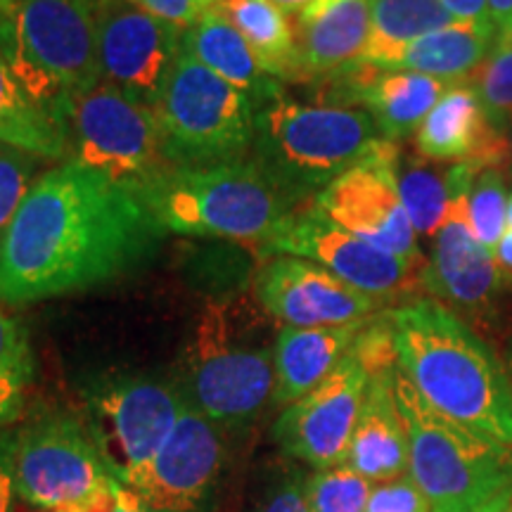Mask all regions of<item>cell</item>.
<instances>
[{
    "mask_svg": "<svg viewBox=\"0 0 512 512\" xmlns=\"http://www.w3.org/2000/svg\"><path fill=\"white\" fill-rule=\"evenodd\" d=\"M164 235L143 197L69 159L38 176L0 242V306L114 283L145 266Z\"/></svg>",
    "mask_w": 512,
    "mask_h": 512,
    "instance_id": "cell-1",
    "label": "cell"
},
{
    "mask_svg": "<svg viewBox=\"0 0 512 512\" xmlns=\"http://www.w3.org/2000/svg\"><path fill=\"white\" fill-rule=\"evenodd\" d=\"M399 370L434 411L512 446V384L501 358L434 299L389 311Z\"/></svg>",
    "mask_w": 512,
    "mask_h": 512,
    "instance_id": "cell-2",
    "label": "cell"
},
{
    "mask_svg": "<svg viewBox=\"0 0 512 512\" xmlns=\"http://www.w3.org/2000/svg\"><path fill=\"white\" fill-rule=\"evenodd\" d=\"M366 110L306 105L283 93L256 107L249 162L292 204L323 192L382 143Z\"/></svg>",
    "mask_w": 512,
    "mask_h": 512,
    "instance_id": "cell-3",
    "label": "cell"
},
{
    "mask_svg": "<svg viewBox=\"0 0 512 512\" xmlns=\"http://www.w3.org/2000/svg\"><path fill=\"white\" fill-rule=\"evenodd\" d=\"M394 396L408 434V475L432 512H496L512 505V446L434 411L401 370Z\"/></svg>",
    "mask_w": 512,
    "mask_h": 512,
    "instance_id": "cell-4",
    "label": "cell"
},
{
    "mask_svg": "<svg viewBox=\"0 0 512 512\" xmlns=\"http://www.w3.org/2000/svg\"><path fill=\"white\" fill-rule=\"evenodd\" d=\"M0 53L34 98L69 121L100 79L95 0H15L0 17Z\"/></svg>",
    "mask_w": 512,
    "mask_h": 512,
    "instance_id": "cell-5",
    "label": "cell"
},
{
    "mask_svg": "<svg viewBox=\"0 0 512 512\" xmlns=\"http://www.w3.org/2000/svg\"><path fill=\"white\" fill-rule=\"evenodd\" d=\"M273 344L259 342L240 306L211 302L197 320L178 387L185 401L226 430H245L273 406Z\"/></svg>",
    "mask_w": 512,
    "mask_h": 512,
    "instance_id": "cell-6",
    "label": "cell"
},
{
    "mask_svg": "<svg viewBox=\"0 0 512 512\" xmlns=\"http://www.w3.org/2000/svg\"><path fill=\"white\" fill-rule=\"evenodd\" d=\"M143 202L166 233L204 235L264 245L294 204L245 159L183 169L147 190Z\"/></svg>",
    "mask_w": 512,
    "mask_h": 512,
    "instance_id": "cell-7",
    "label": "cell"
},
{
    "mask_svg": "<svg viewBox=\"0 0 512 512\" xmlns=\"http://www.w3.org/2000/svg\"><path fill=\"white\" fill-rule=\"evenodd\" d=\"M15 494L41 510L107 512L117 479L79 415L43 411L8 432Z\"/></svg>",
    "mask_w": 512,
    "mask_h": 512,
    "instance_id": "cell-8",
    "label": "cell"
},
{
    "mask_svg": "<svg viewBox=\"0 0 512 512\" xmlns=\"http://www.w3.org/2000/svg\"><path fill=\"white\" fill-rule=\"evenodd\" d=\"M155 114L176 166L202 169L249 159L256 128L252 98L216 76L185 48L166 79Z\"/></svg>",
    "mask_w": 512,
    "mask_h": 512,
    "instance_id": "cell-9",
    "label": "cell"
},
{
    "mask_svg": "<svg viewBox=\"0 0 512 512\" xmlns=\"http://www.w3.org/2000/svg\"><path fill=\"white\" fill-rule=\"evenodd\" d=\"M72 162L143 197L178 166L152 107L100 81L69 110Z\"/></svg>",
    "mask_w": 512,
    "mask_h": 512,
    "instance_id": "cell-10",
    "label": "cell"
},
{
    "mask_svg": "<svg viewBox=\"0 0 512 512\" xmlns=\"http://www.w3.org/2000/svg\"><path fill=\"white\" fill-rule=\"evenodd\" d=\"M188 406L176 380L107 375L83 389V422L112 477L124 486L157 456Z\"/></svg>",
    "mask_w": 512,
    "mask_h": 512,
    "instance_id": "cell-11",
    "label": "cell"
},
{
    "mask_svg": "<svg viewBox=\"0 0 512 512\" xmlns=\"http://www.w3.org/2000/svg\"><path fill=\"white\" fill-rule=\"evenodd\" d=\"M261 254H285L313 261L382 304L399 299L420 285L422 266L408 264L337 226L316 202L290 211L261 245Z\"/></svg>",
    "mask_w": 512,
    "mask_h": 512,
    "instance_id": "cell-12",
    "label": "cell"
},
{
    "mask_svg": "<svg viewBox=\"0 0 512 512\" xmlns=\"http://www.w3.org/2000/svg\"><path fill=\"white\" fill-rule=\"evenodd\" d=\"M479 174L482 169L472 162L448 164L451 202L434 235L430 261L420 271V287L434 302L470 320L489 318L508 290L494 252L479 245L467 223V195Z\"/></svg>",
    "mask_w": 512,
    "mask_h": 512,
    "instance_id": "cell-13",
    "label": "cell"
},
{
    "mask_svg": "<svg viewBox=\"0 0 512 512\" xmlns=\"http://www.w3.org/2000/svg\"><path fill=\"white\" fill-rule=\"evenodd\" d=\"M399 157V145L382 140L366 159L318 192L313 202L337 226L361 240L399 256L408 264L425 266L418 247V233L401 202L399 181H396Z\"/></svg>",
    "mask_w": 512,
    "mask_h": 512,
    "instance_id": "cell-14",
    "label": "cell"
},
{
    "mask_svg": "<svg viewBox=\"0 0 512 512\" xmlns=\"http://www.w3.org/2000/svg\"><path fill=\"white\" fill-rule=\"evenodd\" d=\"M100 79L155 110L183 50V29L133 0H95Z\"/></svg>",
    "mask_w": 512,
    "mask_h": 512,
    "instance_id": "cell-15",
    "label": "cell"
},
{
    "mask_svg": "<svg viewBox=\"0 0 512 512\" xmlns=\"http://www.w3.org/2000/svg\"><path fill=\"white\" fill-rule=\"evenodd\" d=\"M368 384L366 368L349 351L313 392L283 408L273 425V439L287 456L313 470L342 465Z\"/></svg>",
    "mask_w": 512,
    "mask_h": 512,
    "instance_id": "cell-16",
    "label": "cell"
},
{
    "mask_svg": "<svg viewBox=\"0 0 512 512\" xmlns=\"http://www.w3.org/2000/svg\"><path fill=\"white\" fill-rule=\"evenodd\" d=\"M254 297L287 328H339L380 313L382 302L299 256H268L254 275Z\"/></svg>",
    "mask_w": 512,
    "mask_h": 512,
    "instance_id": "cell-17",
    "label": "cell"
},
{
    "mask_svg": "<svg viewBox=\"0 0 512 512\" xmlns=\"http://www.w3.org/2000/svg\"><path fill=\"white\" fill-rule=\"evenodd\" d=\"M226 460L223 430L190 403L155 458L131 479V489L171 512H200Z\"/></svg>",
    "mask_w": 512,
    "mask_h": 512,
    "instance_id": "cell-18",
    "label": "cell"
},
{
    "mask_svg": "<svg viewBox=\"0 0 512 512\" xmlns=\"http://www.w3.org/2000/svg\"><path fill=\"white\" fill-rule=\"evenodd\" d=\"M330 79L335 86L330 91L335 102L330 105H361L373 117L382 138L392 143L418 133L432 107L453 86L418 72L382 69L366 62L351 64Z\"/></svg>",
    "mask_w": 512,
    "mask_h": 512,
    "instance_id": "cell-19",
    "label": "cell"
},
{
    "mask_svg": "<svg viewBox=\"0 0 512 512\" xmlns=\"http://www.w3.org/2000/svg\"><path fill=\"white\" fill-rule=\"evenodd\" d=\"M420 157L439 164L472 162L479 169L512 174L508 138L486 119L482 100L470 79L453 83L415 133Z\"/></svg>",
    "mask_w": 512,
    "mask_h": 512,
    "instance_id": "cell-20",
    "label": "cell"
},
{
    "mask_svg": "<svg viewBox=\"0 0 512 512\" xmlns=\"http://www.w3.org/2000/svg\"><path fill=\"white\" fill-rule=\"evenodd\" d=\"M292 17L304 81L330 79L361 62L370 38V0H316Z\"/></svg>",
    "mask_w": 512,
    "mask_h": 512,
    "instance_id": "cell-21",
    "label": "cell"
},
{
    "mask_svg": "<svg viewBox=\"0 0 512 512\" xmlns=\"http://www.w3.org/2000/svg\"><path fill=\"white\" fill-rule=\"evenodd\" d=\"M396 373L399 370L370 377L361 415L342 463L373 484L408 475V434L394 396Z\"/></svg>",
    "mask_w": 512,
    "mask_h": 512,
    "instance_id": "cell-22",
    "label": "cell"
},
{
    "mask_svg": "<svg viewBox=\"0 0 512 512\" xmlns=\"http://www.w3.org/2000/svg\"><path fill=\"white\" fill-rule=\"evenodd\" d=\"M363 323L366 320L339 325V328H287L283 325L275 335L273 347V408H287L313 392L349 354Z\"/></svg>",
    "mask_w": 512,
    "mask_h": 512,
    "instance_id": "cell-23",
    "label": "cell"
},
{
    "mask_svg": "<svg viewBox=\"0 0 512 512\" xmlns=\"http://www.w3.org/2000/svg\"><path fill=\"white\" fill-rule=\"evenodd\" d=\"M183 48L230 86L249 95L254 107L285 93L283 81L264 72L240 31L216 10L207 12L200 22L183 31Z\"/></svg>",
    "mask_w": 512,
    "mask_h": 512,
    "instance_id": "cell-24",
    "label": "cell"
},
{
    "mask_svg": "<svg viewBox=\"0 0 512 512\" xmlns=\"http://www.w3.org/2000/svg\"><path fill=\"white\" fill-rule=\"evenodd\" d=\"M496 34L494 22H453L413 41L392 69L418 72L446 83L467 81L494 50Z\"/></svg>",
    "mask_w": 512,
    "mask_h": 512,
    "instance_id": "cell-25",
    "label": "cell"
},
{
    "mask_svg": "<svg viewBox=\"0 0 512 512\" xmlns=\"http://www.w3.org/2000/svg\"><path fill=\"white\" fill-rule=\"evenodd\" d=\"M0 145L41 159L69 162V121L57 117L31 95L0 53Z\"/></svg>",
    "mask_w": 512,
    "mask_h": 512,
    "instance_id": "cell-26",
    "label": "cell"
},
{
    "mask_svg": "<svg viewBox=\"0 0 512 512\" xmlns=\"http://www.w3.org/2000/svg\"><path fill=\"white\" fill-rule=\"evenodd\" d=\"M214 10L240 31L268 76L304 83L290 15L278 5L271 0H214Z\"/></svg>",
    "mask_w": 512,
    "mask_h": 512,
    "instance_id": "cell-27",
    "label": "cell"
},
{
    "mask_svg": "<svg viewBox=\"0 0 512 512\" xmlns=\"http://www.w3.org/2000/svg\"><path fill=\"white\" fill-rule=\"evenodd\" d=\"M453 22L439 0H370V38L361 62L392 69L413 41Z\"/></svg>",
    "mask_w": 512,
    "mask_h": 512,
    "instance_id": "cell-28",
    "label": "cell"
},
{
    "mask_svg": "<svg viewBox=\"0 0 512 512\" xmlns=\"http://www.w3.org/2000/svg\"><path fill=\"white\" fill-rule=\"evenodd\" d=\"M396 181L415 233L422 238H434L451 202L448 164L430 162L425 157H399Z\"/></svg>",
    "mask_w": 512,
    "mask_h": 512,
    "instance_id": "cell-29",
    "label": "cell"
},
{
    "mask_svg": "<svg viewBox=\"0 0 512 512\" xmlns=\"http://www.w3.org/2000/svg\"><path fill=\"white\" fill-rule=\"evenodd\" d=\"M34 377L36 358L27 325L0 306V434L22 418Z\"/></svg>",
    "mask_w": 512,
    "mask_h": 512,
    "instance_id": "cell-30",
    "label": "cell"
},
{
    "mask_svg": "<svg viewBox=\"0 0 512 512\" xmlns=\"http://www.w3.org/2000/svg\"><path fill=\"white\" fill-rule=\"evenodd\" d=\"M470 83L482 100L486 119L505 136L512 124V29L498 31L494 50L470 76Z\"/></svg>",
    "mask_w": 512,
    "mask_h": 512,
    "instance_id": "cell-31",
    "label": "cell"
},
{
    "mask_svg": "<svg viewBox=\"0 0 512 512\" xmlns=\"http://www.w3.org/2000/svg\"><path fill=\"white\" fill-rule=\"evenodd\" d=\"M498 169H484L467 195V223L479 245L491 249L501 242L508 226V188Z\"/></svg>",
    "mask_w": 512,
    "mask_h": 512,
    "instance_id": "cell-32",
    "label": "cell"
},
{
    "mask_svg": "<svg viewBox=\"0 0 512 512\" xmlns=\"http://www.w3.org/2000/svg\"><path fill=\"white\" fill-rule=\"evenodd\" d=\"M373 482L347 465L316 470L306 477V498L311 512H366Z\"/></svg>",
    "mask_w": 512,
    "mask_h": 512,
    "instance_id": "cell-33",
    "label": "cell"
},
{
    "mask_svg": "<svg viewBox=\"0 0 512 512\" xmlns=\"http://www.w3.org/2000/svg\"><path fill=\"white\" fill-rule=\"evenodd\" d=\"M41 162V157L29 155L17 147L0 145V242L38 181L36 176Z\"/></svg>",
    "mask_w": 512,
    "mask_h": 512,
    "instance_id": "cell-34",
    "label": "cell"
},
{
    "mask_svg": "<svg viewBox=\"0 0 512 512\" xmlns=\"http://www.w3.org/2000/svg\"><path fill=\"white\" fill-rule=\"evenodd\" d=\"M366 512H432V505L411 475L373 484Z\"/></svg>",
    "mask_w": 512,
    "mask_h": 512,
    "instance_id": "cell-35",
    "label": "cell"
},
{
    "mask_svg": "<svg viewBox=\"0 0 512 512\" xmlns=\"http://www.w3.org/2000/svg\"><path fill=\"white\" fill-rule=\"evenodd\" d=\"M133 3H138L150 15L183 31L214 10V0H133Z\"/></svg>",
    "mask_w": 512,
    "mask_h": 512,
    "instance_id": "cell-36",
    "label": "cell"
},
{
    "mask_svg": "<svg viewBox=\"0 0 512 512\" xmlns=\"http://www.w3.org/2000/svg\"><path fill=\"white\" fill-rule=\"evenodd\" d=\"M261 512H311L306 498V479L290 477L268 496Z\"/></svg>",
    "mask_w": 512,
    "mask_h": 512,
    "instance_id": "cell-37",
    "label": "cell"
},
{
    "mask_svg": "<svg viewBox=\"0 0 512 512\" xmlns=\"http://www.w3.org/2000/svg\"><path fill=\"white\" fill-rule=\"evenodd\" d=\"M439 3L456 22H494L489 0H439Z\"/></svg>",
    "mask_w": 512,
    "mask_h": 512,
    "instance_id": "cell-38",
    "label": "cell"
},
{
    "mask_svg": "<svg viewBox=\"0 0 512 512\" xmlns=\"http://www.w3.org/2000/svg\"><path fill=\"white\" fill-rule=\"evenodd\" d=\"M107 512H171L166 508H159V505L150 503L143 498L138 491H133L131 486H124L121 482L114 484V501L112 508Z\"/></svg>",
    "mask_w": 512,
    "mask_h": 512,
    "instance_id": "cell-39",
    "label": "cell"
},
{
    "mask_svg": "<svg viewBox=\"0 0 512 512\" xmlns=\"http://www.w3.org/2000/svg\"><path fill=\"white\" fill-rule=\"evenodd\" d=\"M15 482H12L10 446L8 432L0 434V512H12V498H15Z\"/></svg>",
    "mask_w": 512,
    "mask_h": 512,
    "instance_id": "cell-40",
    "label": "cell"
},
{
    "mask_svg": "<svg viewBox=\"0 0 512 512\" xmlns=\"http://www.w3.org/2000/svg\"><path fill=\"white\" fill-rule=\"evenodd\" d=\"M494 259L501 268L505 287H512V228L505 230L501 242L494 247Z\"/></svg>",
    "mask_w": 512,
    "mask_h": 512,
    "instance_id": "cell-41",
    "label": "cell"
},
{
    "mask_svg": "<svg viewBox=\"0 0 512 512\" xmlns=\"http://www.w3.org/2000/svg\"><path fill=\"white\" fill-rule=\"evenodd\" d=\"M489 12L498 31L512 29V0H489Z\"/></svg>",
    "mask_w": 512,
    "mask_h": 512,
    "instance_id": "cell-42",
    "label": "cell"
},
{
    "mask_svg": "<svg viewBox=\"0 0 512 512\" xmlns=\"http://www.w3.org/2000/svg\"><path fill=\"white\" fill-rule=\"evenodd\" d=\"M271 3L278 5V8L283 10L285 15H297V12L309 8V5L316 3V0H271Z\"/></svg>",
    "mask_w": 512,
    "mask_h": 512,
    "instance_id": "cell-43",
    "label": "cell"
},
{
    "mask_svg": "<svg viewBox=\"0 0 512 512\" xmlns=\"http://www.w3.org/2000/svg\"><path fill=\"white\" fill-rule=\"evenodd\" d=\"M12 3H15V0H0V17H3L5 12L10 10V5H12Z\"/></svg>",
    "mask_w": 512,
    "mask_h": 512,
    "instance_id": "cell-44",
    "label": "cell"
},
{
    "mask_svg": "<svg viewBox=\"0 0 512 512\" xmlns=\"http://www.w3.org/2000/svg\"><path fill=\"white\" fill-rule=\"evenodd\" d=\"M508 228H512V192L508 197Z\"/></svg>",
    "mask_w": 512,
    "mask_h": 512,
    "instance_id": "cell-45",
    "label": "cell"
},
{
    "mask_svg": "<svg viewBox=\"0 0 512 512\" xmlns=\"http://www.w3.org/2000/svg\"><path fill=\"white\" fill-rule=\"evenodd\" d=\"M505 138H508V147H510V162H512V124L508 128V133H505Z\"/></svg>",
    "mask_w": 512,
    "mask_h": 512,
    "instance_id": "cell-46",
    "label": "cell"
},
{
    "mask_svg": "<svg viewBox=\"0 0 512 512\" xmlns=\"http://www.w3.org/2000/svg\"><path fill=\"white\" fill-rule=\"evenodd\" d=\"M496 512H512V505H505V508H501V510H496Z\"/></svg>",
    "mask_w": 512,
    "mask_h": 512,
    "instance_id": "cell-47",
    "label": "cell"
},
{
    "mask_svg": "<svg viewBox=\"0 0 512 512\" xmlns=\"http://www.w3.org/2000/svg\"><path fill=\"white\" fill-rule=\"evenodd\" d=\"M50 512H86V510H50Z\"/></svg>",
    "mask_w": 512,
    "mask_h": 512,
    "instance_id": "cell-48",
    "label": "cell"
},
{
    "mask_svg": "<svg viewBox=\"0 0 512 512\" xmlns=\"http://www.w3.org/2000/svg\"><path fill=\"white\" fill-rule=\"evenodd\" d=\"M510 368H512V363H510ZM510 384H512V373H510Z\"/></svg>",
    "mask_w": 512,
    "mask_h": 512,
    "instance_id": "cell-49",
    "label": "cell"
}]
</instances>
